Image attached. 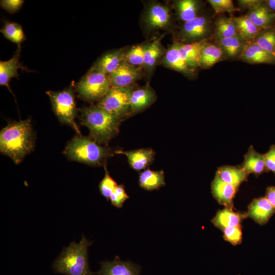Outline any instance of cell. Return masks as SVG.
<instances>
[{"mask_svg": "<svg viewBox=\"0 0 275 275\" xmlns=\"http://www.w3.org/2000/svg\"><path fill=\"white\" fill-rule=\"evenodd\" d=\"M164 63L170 68L188 76H193L195 69L190 68L182 57L179 42H174L167 51L164 57Z\"/></svg>", "mask_w": 275, "mask_h": 275, "instance_id": "cell-16", "label": "cell"}, {"mask_svg": "<svg viewBox=\"0 0 275 275\" xmlns=\"http://www.w3.org/2000/svg\"><path fill=\"white\" fill-rule=\"evenodd\" d=\"M254 42L275 57V25L261 29Z\"/></svg>", "mask_w": 275, "mask_h": 275, "instance_id": "cell-31", "label": "cell"}, {"mask_svg": "<svg viewBox=\"0 0 275 275\" xmlns=\"http://www.w3.org/2000/svg\"><path fill=\"white\" fill-rule=\"evenodd\" d=\"M215 175L224 182L238 188L247 180L248 174L241 166H224L219 167Z\"/></svg>", "mask_w": 275, "mask_h": 275, "instance_id": "cell-20", "label": "cell"}, {"mask_svg": "<svg viewBox=\"0 0 275 275\" xmlns=\"http://www.w3.org/2000/svg\"><path fill=\"white\" fill-rule=\"evenodd\" d=\"M246 216V214L225 208L218 211L211 221L215 226L223 230L227 228L239 226L242 220Z\"/></svg>", "mask_w": 275, "mask_h": 275, "instance_id": "cell-22", "label": "cell"}, {"mask_svg": "<svg viewBox=\"0 0 275 275\" xmlns=\"http://www.w3.org/2000/svg\"><path fill=\"white\" fill-rule=\"evenodd\" d=\"M160 39L161 38L154 40L146 47L144 66L149 70H151L154 68L156 62L160 54L161 51L160 43Z\"/></svg>", "mask_w": 275, "mask_h": 275, "instance_id": "cell-33", "label": "cell"}, {"mask_svg": "<svg viewBox=\"0 0 275 275\" xmlns=\"http://www.w3.org/2000/svg\"><path fill=\"white\" fill-rule=\"evenodd\" d=\"M146 47L142 45L132 47L125 54L124 61L134 67L144 65Z\"/></svg>", "mask_w": 275, "mask_h": 275, "instance_id": "cell-34", "label": "cell"}, {"mask_svg": "<svg viewBox=\"0 0 275 275\" xmlns=\"http://www.w3.org/2000/svg\"><path fill=\"white\" fill-rule=\"evenodd\" d=\"M139 183L141 187L148 191L158 189L166 185L164 172L145 170L139 175Z\"/></svg>", "mask_w": 275, "mask_h": 275, "instance_id": "cell-28", "label": "cell"}, {"mask_svg": "<svg viewBox=\"0 0 275 275\" xmlns=\"http://www.w3.org/2000/svg\"><path fill=\"white\" fill-rule=\"evenodd\" d=\"M263 155L267 170L275 174V145H272Z\"/></svg>", "mask_w": 275, "mask_h": 275, "instance_id": "cell-40", "label": "cell"}, {"mask_svg": "<svg viewBox=\"0 0 275 275\" xmlns=\"http://www.w3.org/2000/svg\"><path fill=\"white\" fill-rule=\"evenodd\" d=\"M245 15L261 29L275 25V13L266 6L264 1L248 10Z\"/></svg>", "mask_w": 275, "mask_h": 275, "instance_id": "cell-18", "label": "cell"}, {"mask_svg": "<svg viewBox=\"0 0 275 275\" xmlns=\"http://www.w3.org/2000/svg\"><path fill=\"white\" fill-rule=\"evenodd\" d=\"M104 169L105 175L99 183V188L101 195L108 200H109L112 194L118 185L109 175L105 166Z\"/></svg>", "mask_w": 275, "mask_h": 275, "instance_id": "cell-35", "label": "cell"}, {"mask_svg": "<svg viewBox=\"0 0 275 275\" xmlns=\"http://www.w3.org/2000/svg\"><path fill=\"white\" fill-rule=\"evenodd\" d=\"M109 75L112 87H129L140 76L139 68L123 61L118 68Z\"/></svg>", "mask_w": 275, "mask_h": 275, "instance_id": "cell-10", "label": "cell"}, {"mask_svg": "<svg viewBox=\"0 0 275 275\" xmlns=\"http://www.w3.org/2000/svg\"><path fill=\"white\" fill-rule=\"evenodd\" d=\"M207 41L208 40L190 43L179 42L180 53L190 68L195 69L196 68L199 67L201 52Z\"/></svg>", "mask_w": 275, "mask_h": 275, "instance_id": "cell-26", "label": "cell"}, {"mask_svg": "<svg viewBox=\"0 0 275 275\" xmlns=\"http://www.w3.org/2000/svg\"><path fill=\"white\" fill-rule=\"evenodd\" d=\"M35 146V135L30 119L12 122L0 132L1 152L19 163Z\"/></svg>", "mask_w": 275, "mask_h": 275, "instance_id": "cell-1", "label": "cell"}, {"mask_svg": "<svg viewBox=\"0 0 275 275\" xmlns=\"http://www.w3.org/2000/svg\"><path fill=\"white\" fill-rule=\"evenodd\" d=\"M171 15L169 9L160 4H153L148 9L145 16L147 26L152 30L162 29L170 23Z\"/></svg>", "mask_w": 275, "mask_h": 275, "instance_id": "cell-11", "label": "cell"}, {"mask_svg": "<svg viewBox=\"0 0 275 275\" xmlns=\"http://www.w3.org/2000/svg\"><path fill=\"white\" fill-rule=\"evenodd\" d=\"M4 36L11 42L16 43L18 49L20 50L21 43L25 39V37L21 26L17 23L6 21L1 29Z\"/></svg>", "mask_w": 275, "mask_h": 275, "instance_id": "cell-32", "label": "cell"}, {"mask_svg": "<svg viewBox=\"0 0 275 275\" xmlns=\"http://www.w3.org/2000/svg\"><path fill=\"white\" fill-rule=\"evenodd\" d=\"M265 197L275 208V186H268L266 190Z\"/></svg>", "mask_w": 275, "mask_h": 275, "instance_id": "cell-42", "label": "cell"}, {"mask_svg": "<svg viewBox=\"0 0 275 275\" xmlns=\"http://www.w3.org/2000/svg\"><path fill=\"white\" fill-rule=\"evenodd\" d=\"M155 99L154 92L149 88L132 90L129 100V111L140 112L148 107Z\"/></svg>", "mask_w": 275, "mask_h": 275, "instance_id": "cell-24", "label": "cell"}, {"mask_svg": "<svg viewBox=\"0 0 275 275\" xmlns=\"http://www.w3.org/2000/svg\"><path fill=\"white\" fill-rule=\"evenodd\" d=\"M241 167L248 175L253 174L256 176L269 172L265 164L263 154L256 151L252 145L244 155Z\"/></svg>", "mask_w": 275, "mask_h": 275, "instance_id": "cell-17", "label": "cell"}, {"mask_svg": "<svg viewBox=\"0 0 275 275\" xmlns=\"http://www.w3.org/2000/svg\"><path fill=\"white\" fill-rule=\"evenodd\" d=\"M112 87L109 75L93 66L77 83L79 95L88 101L101 99Z\"/></svg>", "mask_w": 275, "mask_h": 275, "instance_id": "cell-5", "label": "cell"}, {"mask_svg": "<svg viewBox=\"0 0 275 275\" xmlns=\"http://www.w3.org/2000/svg\"><path fill=\"white\" fill-rule=\"evenodd\" d=\"M236 23L233 17H218L214 22L213 36L216 42L238 35Z\"/></svg>", "mask_w": 275, "mask_h": 275, "instance_id": "cell-25", "label": "cell"}, {"mask_svg": "<svg viewBox=\"0 0 275 275\" xmlns=\"http://www.w3.org/2000/svg\"><path fill=\"white\" fill-rule=\"evenodd\" d=\"M20 50L17 49L13 57L6 61H0V85L5 86L12 93L9 87V82L12 78H18L19 74L18 70H28L19 62V53Z\"/></svg>", "mask_w": 275, "mask_h": 275, "instance_id": "cell-19", "label": "cell"}, {"mask_svg": "<svg viewBox=\"0 0 275 275\" xmlns=\"http://www.w3.org/2000/svg\"><path fill=\"white\" fill-rule=\"evenodd\" d=\"M266 6L272 12L275 13V0L264 1Z\"/></svg>", "mask_w": 275, "mask_h": 275, "instance_id": "cell-43", "label": "cell"}, {"mask_svg": "<svg viewBox=\"0 0 275 275\" xmlns=\"http://www.w3.org/2000/svg\"><path fill=\"white\" fill-rule=\"evenodd\" d=\"M222 49L224 59H239L248 42L239 35L216 42Z\"/></svg>", "mask_w": 275, "mask_h": 275, "instance_id": "cell-21", "label": "cell"}, {"mask_svg": "<svg viewBox=\"0 0 275 275\" xmlns=\"http://www.w3.org/2000/svg\"><path fill=\"white\" fill-rule=\"evenodd\" d=\"M52 109L59 121L70 126L78 134L80 131L75 122L77 115L74 96L72 88L58 92L47 91Z\"/></svg>", "mask_w": 275, "mask_h": 275, "instance_id": "cell-6", "label": "cell"}, {"mask_svg": "<svg viewBox=\"0 0 275 275\" xmlns=\"http://www.w3.org/2000/svg\"><path fill=\"white\" fill-rule=\"evenodd\" d=\"M23 3L22 0H2L0 3L2 8L12 14L18 11Z\"/></svg>", "mask_w": 275, "mask_h": 275, "instance_id": "cell-39", "label": "cell"}, {"mask_svg": "<svg viewBox=\"0 0 275 275\" xmlns=\"http://www.w3.org/2000/svg\"><path fill=\"white\" fill-rule=\"evenodd\" d=\"M176 9L179 18L184 22L190 21L200 16L201 5L195 0H180L176 3Z\"/></svg>", "mask_w": 275, "mask_h": 275, "instance_id": "cell-30", "label": "cell"}, {"mask_svg": "<svg viewBox=\"0 0 275 275\" xmlns=\"http://www.w3.org/2000/svg\"><path fill=\"white\" fill-rule=\"evenodd\" d=\"M116 154L125 155L130 167L135 171L145 169L153 161L154 152L151 149H140L132 151L117 150Z\"/></svg>", "mask_w": 275, "mask_h": 275, "instance_id": "cell-15", "label": "cell"}, {"mask_svg": "<svg viewBox=\"0 0 275 275\" xmlns=\"http://www.w3.org/2000/svg\"><path fill=\"white\" fill-rule=\"evenodd\" d=\"M129 197L126 193L124 186L123 184L118 185L112 194L109 200L112 205L114 206L121 208L123 204Z\"/></svg>", "mask_w": 275, "mask_h": 275, "instance_id": "cell-37", "label": "cell"}, {"mask_svg": "<svg viewBox=\"0 0 275 275\" xmlns=\"http://www.w3.org/2000/svg\"><path fill=\"white\" fill-rule=\"evenodd\" d=\"M275 213V208L264 197L255 199L248 207L246 216L261 225L266 224Z\"/></svg>", "mask_w": 275, "mask_h": 275, "instance_id": "cell-12", "label": "cell"}, {"mask_svg": "<svg viewBox=\"0 0 275 275\" xmlns=\"http://www.w3.org/2000/svg\"><path fill=\"white\" fill-rule=\"evenodd\" d=\"M92 243L85 236L79 243L64 248L52 265L53 271L64 275H93L89 267L88 247Z\"/></svg>", "mask_w": 275, "mask_h": 275, "instance_id": "cell-3", "label": "cell"}, {"mask_svg": "<svg viewBox=\"0 0 275 275\" xmlns=\"http://www.w3.org/2000/svg\"><path fill=\"white\" fill-rule=\"evenodd\" d=\"M132 91L130 87H111L97 106L121 119L129 110V100Z\"/></svg>", "mask_w": 275, "mask_h": 275, "instance_id": "cell-7", "label": "cell"}, {"mask_svg": "<svg viewBox=\"0 0 275 275\" xmlns=\"http://www.w3.org/2000/svg\"><path fill=\"white\" fill-rule=\"evenodd\" d=\"M80 121L88 128L90 138L98 144H107L118 132L121 119L97 106L80 111Z\"/></svg>", "mask_w": 275, "mask_h": 275, "instance_id": "cell-2", "label": "cell"}, {"mask_svg": "<svg viewBox=\"0 0 275 275\" xmlns=\"http://www.w3.org/2000/svg\"><path fill=\"white\" fill-rule=\"evenodd\" d=\"M262 1L260 0H239L238 1V9L239 11L252 9L260 4Z\"/></svg>", "mask_w": 275, "mask_h": 275, "instance_id": "cell-41", "label": "cell"}, {"mask_svg": "<svg viewBox=\"0 0 275 275\" xmlns=\"http://www.w3.org/2000/svg\"><path fill=\"white\" fill-rule=\"evenodd\" d=\"M98 275H140V267L129 261H122L116 256L112 261L101 262Z\"/></svg>", "mask_w": 275, "mask_h": 275, "instance_id": "cell-9", "label": "cell"}, {"mask_svg": "<svg viewBox=\"0 0 275 275\" xmlns=\"http://www.w3.org/2000/svg\"><path fill=\"white\" fill-rule=\"evenodd\" d=\"M64 153L71 160L95 166L101 165L112 155L109 149L100 146L90 138L80 135L69 142Z\"/></svg>", "mask_w": 275, "mask_h": 275, "instance_id": "cell-4", "label": "cell"}, {"mask_svg": "<svg viewBox=\"0 0 275 275\" xmlns=\"http://www.w3.org/2000/svg\"><path fill=\"white\" fill-rule=\"evenodd\" d=\"M224 238L233 245H237L242 240V231L240 226L230 227L222 230Z\"/></svg>", "mask_w": 275, "mask_h": 275, "instance_id": "cell-38", "label": "cell"}, {"mask_svg": "<svg viewBox=\"0 0 275 275\" xmlns=\"http://www.w3.org/2000/svg\"><path fill=\"white\" fill-rule=\"evenodd\" d=\"M211 189L213 196L219 204L226 208H232L237 187L224 182L215 175L211 182Z\"/></svg>", "mask_w": 275, "mask_h": 275, "instance_id": "cell-14", "label": "cell"}, {"mask_svg": "<svg viewBox=\"0 0 275 275\" xmlns=\"http://www.w3.org/2000/svg\"><path fill=\"white\" fill-rule=\"evenodd\" d=\"M239 60L251 64L275 65V57L255 42L247 43Z\"/></svg>", "mask_w": 275, "mask_h": 275, "instance_id": "cell-13", "label": "cell"}, {"mask_svg": "<svg viewBox=\"0 0 275 275\" xmlns=\"http://www.w3.org/2000/svg\"><path fill=\"white\" fill-rule=\"evenodd\" d=\"M125 56L124 51L122 49L108 52L98 59L93 66L107 74H110L124 61Z\"/></svg>", "mask_w": 275, "mask_h": 275, "instance_id": "cell-27", "label": "cell"}, {"mask_svg": "<svg viewBox=\"0 0 275 275\" xmlns=\"http://www.w3.org/2000/svg\"><path fill=\"white\" fill-rule=\"evenodd\" d=\"M238 34L248 43L254 42L261 29L246 15L234 17Z\"/></svg>", "mask_w": 275, "mask_h": 275, "instance_id": "cell-29", "label": "cell"}, {"mask_svg": "<svg viewBox=\"0 0 275 275\" xmlns=\"http://www.w3.org/2000/svg\"><path fill=\"white\" fill-rule=\"evenodd\" d=\"M208 2L216 15L223 12L233 13L239 11L231 0H208Z\"/></svg>", "mask_w": 275, "mask_h": 275, "instance_id": "cell-36", "label": "cell"}, {"mask_svg": "<svg viewBox=\"0 0 275 275\" xmlns=\"http://www.w3.org/2000/svg\"><path fill=\"white\" fill-rule=\"evenodd\" d=\"M214 23L209 17L200 15L184 22L180 32L182 43H190L208 40L213 35Z\"/></svg>", "mask_w": 275, "mask_h": 275, "instance_id": "cell-8", "label": "cell"}, {"mask_svg": "<svg viewBox=\"0 0 275 275\" xmlns=\"http://www.w3.org/2000/svg\"><path fill=\"white\" fill-rule=\"evenodd\" d=\"M224 59L223 51L218 44L207 41L201 52L199 67L208 69Z\"/></svg>", "mask_w": 275, "mask_h": 275, "instance_id": "cell-23", "label": "cell"}]
</instances>
